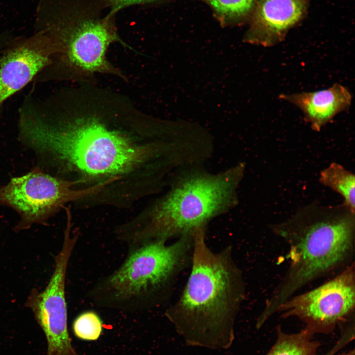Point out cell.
Instances as JSON below:
<instances>
[{
	"instance_id": "6da1fadb",
	"label": "cell",
	"mask_w": 355,
	"mask_h": 355,
	"mask_svg": "<svg viewBox=\"0 0 355 355\" xmlns=\"http://www.w3.org/2000/svg\"><path fill=\"white\" fill-rule=\"evenodd\" d=\"M18 128L20 141L37 154L89 178H122L154 150L99 117L58 115L43 100L18 112Z\"/></svg>"
},
{
	"instance_id": "7a4b0ae2",
	"label": "cell",
	"mask_w": 355,
	"mask_h": 355,
	"mask_svg": "<svg viewBox=\"0 0 355 355\" xmlns=\"http://www.w3.org/2000/svg\"><path fill=\"white\" fill-rule=\"evenodd\" d=\"M205 229L194 234L190 274L165 316L186 345L226 350L235 339V321L245 299V284L231 247L212 251L206 242Z\"/></svg>"
},
{
	"instance_id": "3957f363",
	"label": "cell",
	"mask_w": 355,
	"mask_h": 355,
	"mask_svg": "<svg viewBox=\"0 0 355 355\" xmlns=\"http://www.w3.org/2000/svg\"><path fill=\"white\" fill-rule=\"evenodd\" d=\"M269 227L288 245L289 265L265 301L258 318L262 323L303 287L354 262L355 212L343 204L313 203Z\"/></svg>"
},
{
	"instance_id": "277c9868",
	"label": "cell",
	"mask_w": 355,
	"mask_h": 355,
	"mask_svg": "<svg viewBox=\"0 0 355 355\" xmlns=\"http://www.w3.org/2000/svg\"><path fill=\"white\" fill-rule=\"evenodd\" d=\"M245 166L217 175L182 178L145 214L119 227L117 238L128 249L194 234L233 205Z\"/></svg>"
},
{
	"instance_id": "5b68a950",
	"label": "cell",
	"mask_w": 355,
	"mask_h": 355,
	"mask_svg": "<svg viewBox=\"0 0 355 355\" xmlns=\"http://www.w3.org/2000/svg\"><path fill=\"white\" fill-rule=\"evenodd\" d=\"M115 14L98 0H60L50 5L40 17L38 28L58 44L60 51L35 82L49 81L65 67L114 72L106 55L111 43H123L114 23Z\"/></svg>"
},
{
	"instance_id": "8992f818",
	"label": "cell",
	"mask_w": 355,
	"mask_h": 355,
	"mask_svg": "<svg viewBox=\"0 0 355 355\" xmlns=\"http://www.w3.org/2000/svg\"><path fill=\"white\" fill-rule=\"evenodd\" d=\"M194 234L174 243L155 242L128 249L122 263L99 279L87 296L94 305L126 311L156 305L192 251Z\"/></svg>"
},
{
	"instance_id": "52a82bcc",
	"label": "cell",
	"mask_w": 355,
	"mask_h": 355,
	"mask_svg": "<svg viewBox=\"0 0 355 355\" xmlns=\"http://www.w3.org/2000/svg\"><path fill=\"white\" fill-rule=\"evenodd\" d=\"M80 181L55 178L36 167L0 187V205L9 207L19 214L15 229L19 231L34 224L46 223L66 203L98 193L112 180L109 178L83 189L72 188Z\"/></svg>"
},
{
	"instance_id": "ba28073f",
	"label": "cell",
	"mask_w": 355,
	"mask_h": 355,
	"mask_svg": "<svg viewBox=\"0 0 355 355\" xmlns=\"http://www.w3.org/2000/svg\"><path fill=\"white\" fill-rule=\"evenodd\" d=\"M355 270L353 262L320 286L291 296L277 313L284 319H298L314 334L332 332L355 315Z\"/></svg>"
},
{
	"instance_id": "9c48e42d",
	"label": "cell",
	"mask_w": 355,
	"mask_h": 355,
	"mask_svg": "<svg viewBox=\"0 0 355 355\" xmlns=\"http://www.w3.org/2000/svg\"><path fill=\"white\" fill-rule=\"evenodd\" d=\"M77 236L66 227L61 250L55 256L54 268L43 290L32 289L25 303L46 337V355H79L73 347L68 330L65 284L70 259Z\"/></svg>"
},
{
	"instance_id": "30bf717a",
	"label": "cell",
	"mask_w": 355,
	"mask_h": 355,
	"mask_svg": "<svg viewBox=\"0 0 355 355\" xmlns=\"http://www.w3.org/2000/svg\"><path fill=\"white\" fill-rule=\"evenodd\" d=\"M59 50L58 44L41 31L29 36L12 37L0 53V108L33 81Z\"/></svg>"
},
{
	"instance_id": "8fae6325",
	"label": "cell",
	"mask_w": 355,
	"mask_h": 355,
	"mask_svg": "<svg viewBox=\"0 0 355 355\" xmlns=\"http://www.w3.org/2000/svg\"><path fill=\"white\" fill-rule=\"evenodd\" d=\"M309 0H257L247 39L264 47L283 41L303 18Z\"/></svg>"
},
{
	"instance_id": "7c38bea8",
	"label": "cell",
	"mask_w": 355,
	"mask_h": 355,
	"mask_svg": "<svg viewBox=\"0 0 355 355\" xmlns=\"http://www.w3.org/2000/svg\"><path fill=\"white\" fill-rule=\"evenodd\" d=\"M279 98L298 107L303 114L305 121L316 132H319L337 114L347 110L352 100L348 88L338 83L327 89L282 94Z\"/></svg>"
},
{
	"instance_id": "4fadbf2b",
	"label": "cell",
	"mask_w": 355,
	"mask_h": 355,
	"mask_svg": "<svg viewBox=\"0 0 355 355\" xmlns=\"http://www.w3.org/2000/svg\"><path fill=\"white\" fill-rule=\"evenodd\" d=\"M275 344L265 355H317L320 343L314 334L304 327L294 333H286L279 327Z\"/></svg>"
},
{
	"instance_id": "5bb4252c",
	"label": "cell",
	"mask_w": 355,
	"mask_h": 355,
	"mask_svg": "<svg viewBox=\"0 0 355 355\" xmlns=\"http://www.w3.org/2000/svg\"><path fill=\"white\" fill-rule=\"evenodd\" d=\"M319 181L339 193L343 204L355 212V177L341 165L333 162L320 172Z\"/></svg>"
},
{
	"instance_id": "9a60e30c",
	"label": "cell",
	"mask_w": 355,
	"mask_h": 355,
	"mask_svg": "<svg viewBox=\"0 0 355 355\" xmlns=\"http://www.w3.org/2000/svg\"><path fill=\"white\" fill-rule=\"evenodd\" d=\"M208 4L221 24L235 23L251 16L257 0H200Z\"/></svg>"
},
{
	"instance_id": "2e32d148",
	"label": "cell",
	"mask_w": 355,
	"mask_h": 355,
	"mask_svg": "<svg viewBox=\"0 0 355 355\" xmlns=\"http://www.w3.org/2000/svg\"><path fill=\"white\" fill-rule=\"evenodd\" d=\"M72 329L74 335L80 340H97L103 332V321L95 311H86L75 319Z\"/></svg>"
},
{
	"instance_id": "e0dca14e",
	"label": "cell",
	"mask_w": 355,
	"mask_h": 355,
	"mask_svg": "<svg viewBox=\"0 0 355 355\" xmlns=\"http://www.w3.org/2000/svg\"><path fill=\"white\" fill-rule=\"evenodd\" d=\"M111 10L116 13L120 9L126 7L157 2L162 0H100Z\"/></svg>"
},
{
	"instance_id": "ac0fdd59",
	"label": "cell",
	"mask_w": 355,
	"mask_h": 355,
	"mask_svg": "<svg viewBox=\"0 0 355 355\" xmlns=\"http://www.w3.org/2000/svg\"><path fill=\"white\" fill-rule=\"evenodd\" d=\"M11 37V33L9 32H4L0 34V53Z\"/></svg>"
},
{
	"instance_id": "d6986e66",
	"label": "cell",
	"mask_w": 355,
	"mask_h": 355,
	"mask_svg": "<svg viewBox=\"0 0 355 355\" xmlns=\"http://www.w3.org/2000/svg\"><path fill=\"white\" fill-rule=\"evenodd\" d=\"M340 345L341 343L338 344L331 351H328V353L324 355H355V351L354 350L336 355L337 351L339 350L341 347Z\"/></svg>"
}]
</instances>
